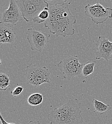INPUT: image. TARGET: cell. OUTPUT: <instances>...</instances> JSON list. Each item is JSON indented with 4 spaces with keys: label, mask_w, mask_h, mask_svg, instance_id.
Returning <instances> with one entry per match:
<instances>
[{
    "label": "cell",
    "mask_w": 112,
    "mask_h": 124,
    "mask_svg": "<svg viewBox=\"0 0 112 124\" xmlns=\"http://www.w3.org/2000/svg\"><path fill=\"white\" fill-rule=\"evenodd\" d=\"M49 6L45 8L42 11L38 16L33 20V22L35 23L40 24L45 23L49 17Z\"/></svg>",
    "instance_id": "14"
},
{
    "label": "cell",
    "mask_w": 112,
    "mask_h": 124,
    "mask_svg": "<svg viewBox=\"0 0 112 124\" xmlns=\"http://www.w3.org/2000/svg\"><path fill=\"white\" fill-rule=\"evenodd\" d=\"M26 124H41L40 122L37 120H31Z\"/></svg>",
    "instance_id": "18"
},
{
    "label": "cell",
    "mask_w": 112,
    "mask_h": 124,
    "mask_svg": "<svg viewBox=\"0 0 112 124\" xmlns=\"http://www.w3.org/2000/svg\"><path fill=\"white\" fill-rule=\"evenodd\" d=\"M10 85V78L9 75L1 71L0 73V90L6 91Z\"/></svg>",
    "instance_id": "13"
},
{
    "label": "cell",
    "mask_w": 112,
    "mask_h": 124,
    "mask_svg": "<svg viewBox=\"0 0 112 124\" xmlns=\"http://www.w3.org/2000/svg\"><path fill=\"white\" fill-rule=\"evenodd\" d=\"M24 20L16 0H11L8 8L4 9L0 23L16 25L17 22Z\"/></svg>",
    "instance_id": "8"
},
{
    "label": "cell",
    "mask_w": 112,
    "mask_h": 124,
    "mask_svg": "<svg viewBox=\"0 0 112 124\" xmlns=\"http://www.w3.org/2000/svg\"><path fill=\"white\" fill-rule=\"evenodd\" d=\"M93 103L95 110L100 115H103L112 108V107L110 105L105 104L95 98L93 99Z\"/></svg>",
    "instance_id": "11"
},
{
    "label": "cell",
    "mask_w": 112,
    "mask_h": 124,
    "mask_svg": "<svg viewBox=\"0 0 112 124\" xmlns=\"http://www.w3.org/2000/svg\"><path fill=\"white\" fill-rule=\"evenodd\" d=\"M83 65L80 63L77 55H72L58 62L57 67L64 74V78L70 80L75 77H81Z\"/></svg>",
    "instance_id": "5"
},
{
    "label": "cell",
    "mask_w": 112,
    "mask_h": 124,
    "mask_svg": "<svg viewBox=\"0 0 112 124\" xmlns=\"http://www.w3.org/2000/svg\"><path fill=\"white\" fill-rule=\"evenodd\" d=\"M70 2L49 3V17L45 23V26L56 36L66 37L75 33L74 25L76 23L75 16L70 10Z\"/></svg>",
    "instance_id": "1"
},
{
    "label": "cell",
    "mask_w": 112,
    "mask_h": 124,
    "mask_svg": "<svg viewBox=\"0 0 112 124\" xmlns=\"http://www.w3.org/2000/svg\"><path fill=\"white\" fill-rule=\"evenodd\" d=\"M14 25L9 23H0V44L13 45L16 38V29Z\"/></svg>",
    "instance_id": "10"
},
{
    "label": "cell",
    "mask_w": 112,
    "mask_h": 124,
    "mask_svg": "<svg viewBox=\"0 0 112 124\" xmlns=\"http://www.w3.org/2000/svg\"><path fill=\"white\" fill-rule=\"evenodd\" d=\"M81 103L77 99H70L59 108L52 109L47 116L50 124H82Z\"/></svg>",
    "instance_id": "2"
},
{
    "label": "cell",
    "mask_w": 112,
    "mask_h": 124,
    "mask_svg": "<svg viewBox=\"0 0 112 124\" xmlns=\"http://www.w3.org/2000/svg\"><path fill=\"white\" fill-rule=\"evenodd\" d=\"M24 20L32 21L45 8L49 6L46 0H16Z\"/></svg>",
    "instance_id": "4"
},
{
    "label": "cell",
    "mask_w": 112,
    "mask_h": 124,
    "mask_svg": "<svg viewBox=\"0 0 112 124\" xmlns=\"http://www.w3.org/2000/svg\"><path fill=\"white\" fill-rule=\"evenodd\" d=\"M50 35L45 32L38 31L32 27L28 28L26 39L32 51L42 53L46 46Z\"/></svg>",
    "instance_id": "7"
},
{
    "label": "cell",
    "mask_w": 112,
    "mask_h": 124,
    "mask_svg": "<svg viewBox=\"0 0 112 124\" xmlns=\"http://www.w3.org/2000/svg\"><path fill=\"white\" fill-rule=\"evenodd\" d=\"M46 0L49 3V2H55L57 0Z\"/></svg>",
    "instance_id": "19"
},
{
    "label": "cell",
    "mask_w": 112,
    "mask_h": 124,
    "mask_svg": "<svg viewBox=\"0 0 112 124\" xmlns=\"http://www.w3.org/2000/svg\"><path fill=\"white\" fill-rule=\"evenodd\" d=\"M63 1H64V2H67V0H63Z\"/></svg>",
    "instance_id": "20"
},
{
    "label": "cell",
    "mask_w": 112,
    "mask_h": 124,
    "mask_svg": "<svg viewBox=\"0 0 112 124\" xmlns=\"http://www.w3.org/2000/svg\"><path fill=\"white\" fill-rule=\"evenodd\" d=\"M27 84L39 87L44 84L51 83V73L46 66L42 67L39 62L31 63L25 70Z\"/></svg>",
    "instance_id": "3"
},
{
    "label": "cell",
    "mask_w": 112,
    "mask_h": 124,
    "mask_svg": "<svg viewBox=\"0 0 112 124\" xmlns=\"http://www.w3.org/2000/svg\"><path fill=\"white\" fill-rule=\"evenodd\" d=\"M44 96L40 93H33L31 94L27 98V101L32 106H37L40 105L43 102Z\"/></svg>",
    "instance_id": "12"
},
{
    "label": "cell",
    "mask_w": 112,
    "mask_h": 124,
    "mask_svg": "<svg viewBox=\"0 0 112 124\" xmlns=\"http://www.w3.org/2000/svg\"><path fill=\"white\" fill-rule=\"evenodd\" d=\"M0 119L1 120V124H14V123H8L3 118L2 115L1 113H0Z\"/></svg>",
    "instance_id": "17"
},
{
    "label": "cell",
    "mask_w": 112,
    "mask_h": 124,
    "mask_svg": "<svg viewBox=\"0 0 112 124\" xmlns=\"http://www.w3.org/2000/svg\"><path fill=\"white\" fill-rule=\"evenodd\" d=\"M97 46L96 53V60L102 58L108 61L112 58V42L105 36H100L96 44Z\"/></svg>",
    "instance_id": "9"
},
{
    "label": "cell",
    "mask_w": 112,
    "mask_h": 124,
    "mask_svg": "<svg viewBox=\"0 0 112 124\" xmlns=\"http://www.w3.org/2000/svg\"><path fill=\"white\" fill-rule=\"evenodd\" d=\"M95 64V61H88L84 63L82 70V75L85 78H87L89 76L92 74L94 71Z\"/></svg>",
    "instance_id": "15"
},
{
    "label": "cell",
    "mask_w": 112,
    "mask_h": 124,
    "mask_svg": "<svg viewBox=\"0 0 112 124\" xmlns=\"http://www.w3.org/2000/svg\"><path fill=\"white\" fill-rule=\"evenodd\" d=\"M24 87L22 86H18L16 87L11 92V94H12L14 97H16L19 96L23 92Z\"/></svg>",
    "instance_id": "16"
},
{
    "label": "cell",
    "mask_w": 112,
    "mask_h": 124,
    "mask_svg": "<svg viewBox=\"0 0 112 124\" xmlns=\"http://www.w3.org/2000/svg\"><path fill=\"white\" fill-rule=\"evenodd\" d=\"M84 14L96 24L103 23L112 18V8H105L99 2L93 5L88 4L84 7Z\"/></svg>",
    "instance_id": "6"
}]
</instances>
